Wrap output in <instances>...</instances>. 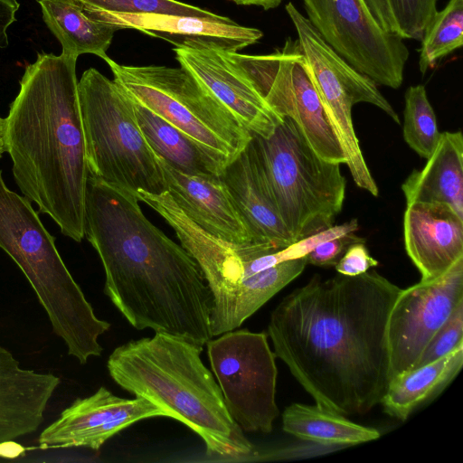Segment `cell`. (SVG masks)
I'll list each match as a JSON object with an SVG mask.
<instances>
[{
    "label": "cell",
    "mask_w": 463,
    "mask_h": 463,
    "mask_svg": "<svg viewBox=\"0 0 463 463\" xmlns=\"http://www.w3.org/2000/svg\"><path fill=\"white\" fill-rule=\"evenodd\" d=\"M401 289L375 270L317 274L274 308V354L317 406L348 416L381 403L390 383L387 321Z\"/></svg>",
    "instance_id": "6da1fadb"
},
{
    "label": "cell",
    "mask_w": 463,
    "mask_h": 463,
    "mask_svg": "<svg viewBox=\"0 0 463 463\" xmlns=\"http://www.w3.org/2000/svg\"><path fill=\"white\" fill-rule=\"evenodd\" d=\"M84 237L101 260L104 293L133 327L203 347L213 337V297L197 262L145 216L134 194L89 174Z\"/></svg>",
    "instance_id": "7a4b0ae2"
},
{
    "label": "cell",
    "mask_w": 463,
    "mask_h": 463,
    "mask_svg": "<svg viewBox=\"0 0 463 463\" xmlns=\"http://www.w3.org/2000/svg\"><path fill=\"white\" fill-rule=\"evenodd\" d=\"M77 59L62 52L37 53L10 104L5 142L24 196L49 215L63 235L80 242L89 168Z\"/></svg>",
    "instance_id": "3957f363"
},
{
    "label": "cell",
    "mask_w": 463,
    "mask_h": 463,
    "mask_svg": "<svg viewBox=\"0 0 463 463\" xmlns=\"http://www.w3.org/2000/svg\"><path fill=\"white\" fill-rule=\"evenodd\" d=\"M202 351L184 338L156 333L115 348L107 368L121 388L152 402L199 435L209 455L251 456L253 446L228 412Z\"/></svg>",
    "instance_id": "277c9868"
},
{
    "label": "cell",
    "mask_w": 463,
    "mask_h": 463,
    "mask_svg": "<svg viewBox=\"0 0 463 463\" xmlns=\"http://www.w3.org/2000/svg\"><path fill=\"white\" fill-rule=\"evenodd\" d=\"M137 197L165 220L197 262L213 297V336L240 327L307 264L306 256L280 261V250L269 244L233 243L208 233L179 208L168 191L139 192Z\"/></svg>",
    "instance_id": "5b68a950"
},
{
    "label": "cell",
    "mask_w": 463,
    "mask_h": 463,
    "mask_svg": "<svg viewBox=\"0 0 463 463\" xmlns=\"http://www.w3.org/2000/svg\"><path fill=\"white\" fill-rule=\"evenodd\" d=\"M0 249L19 267L44 308L53 332L80 364L103 351L99 338L110 324L99 319L24 196L10 190L0 170Z\"/></svg>",
    "instance_id": "8992f818"
},
{
    "label": "cell",
    "mask_w": 463,
    "mask_h": 463,
    "mask_svg": "<svg viewBox=\"0 0 463 463\" xmlns=\"http://www.w3.org/2000/svg\"><path fill=\"white\" fill-rule=\"evenodd\" d=\"M251 135L248 146L293 242L333 226L345 196L341 164L321 158L289 118L269 137Z\"/></svg>",
    "instance_id": "52a82bcc"
},
{
    "label": "cell",
    "mask_w": 463,
    "mask_h": 463,
    "mask_svg": "<svg viewBox=\"0 0 463 463\" xmlns=\"http://www.w3.org/2000/svg\"><path fill=\"white\" fill-rule=\"evenodd\" d=\"M89 174L135 195L167 185L156 154L137 121L131 97L95 68L78 81Z\"/></svg>",
    "instance_id": "ba28073f"
},
{
    "label": "cell",
    "mask_w": 463,
    "mask_h": 463,
    "mask_svg": "<svg viewBox=\"0 0 463 463\" xmlns=\"http://www.w3.org/2000/svg\"><path fill=\"white\" fill-rule=\"evenodd\" d=\"M105 61L134 100L228 163L250 141L251 133L183 67Z\"/></svg>",
    "instance_id": "9c48e42d"
},
{
    "label": "cell",
    "mask_w": 463,
    "mask_h": 463,
    "mask_svg": "<svg viewBox=\"0 0 463 463\" xmlns=\"http://www.w3.org/2000/svg\"><path fill=\"white\" fill-rule=\"evenodd\" d=\"M285 8L296 29L299 50L327 120L343 149L353 180L358 187L378 196V186L354 131L352 107L359 102L370 103L401 124L399 116L376 84L331 48L292 3H288Z\"/></svg>",
    "instance_id": "30bf717a"
},
{
    "label": "cell",
    "mask_w": 463,
    "mask_h": 463,
    "mask_svg": "<svg viewBox=\"0 0 463 463\" xmlns=\"http://www.w3.org/2000/svg\"><path fill=\"white\" fill-rule=\"evenodd\" d=\"M225 52L269 106L280 117L289 118L297 124L321 158L346 163L297 40L288 38L283 47L269 54Z\"/></svg>",
    "instance_id": "8fae6325"
},
{
    "label": "cell",
    "mask_w": 463,
    "mask_h": 463,
    "mask_svg": "<svg viewBox=\"0 0 463 463\" xmlns=\"http://www.w3.org/2000/svg\"><path fill=\"white\" fill-rule=\"evenodd\" d=\"M206 343L228 412L244 431L269 433L279 414L278 369L264 332L232 330Z\"/></svg>",
    "instance_id": "7c38bea8"
},
{
    "label": "cell",
    "mask_w": 463,
    "mask_h": 463,
    "mask_svg": "<svg viewBox=\"0 0 463 463\" xmlns=\"http://www.w3.org/2000/svg\"><path fill=\"white\" fill-rule=\"evenodd\" d=\"M307 19L325 42L375 84L401 87L409 51L383 30L363 0H302Z\"/></svg>",
    "instance_id": "4fadbf2b"
},
{
    "label": "cell",
    "mask_w": 463,
    "mask_h": 463,
    "mask_svg": "<svg viewBox=\"0 0 463 463\" xmlns=\"http://www.w3.org/2000/svg\"><path fill=\"white\" fill-rule=\"evenodd\" d=\"M463 302V258L431 281L401 289L388 317L390 381L411 369L437 331Z\"/></svg>",
    "instance_id": "5bb4252c"
},
{
    "label": "cell",
    "mask_w": 463,
    "mask_h": 463,
    "mask_svg": "<svg viewBox=\"0 0 463 463\" xmlns=\"http://www.w3.org/2000/svg\"><path fill=\"white\" fill-rule=\"evenodd\" d=\"M165 416L164 410L143 397L126 399L99 387L92 395L75 400L39 436L42 449L84 447L99 450L112 436L131 424Z\"/></svg>",
    "instance_id": "9a60e30c"
},
{
    "label": "cell",
    "mask_w": 463,
    "mask_h": 463,
    "mask_svg": "<svg viewBox=\"0 0 463 463\" xmlns=\"http://www.w3.org/2000/svg\"><path fill=\"white\" fill-rule=\"evenodd\" d=\"M175 60L251 134L270 137L284 118L278 115L225 51L200 44L173 48Z\"/></svg>",
    "instance_id": "2e32d148"
},
{
    "label": "cell",
    "mask_w": 463,
    "mask_h": 463,
    "mask_svg": "<svg viewBox=\"0 0 463 463\" xmlns=\"http://www.w3.org/2000/svg\"><path fill=\"white\" fill-rule=\"evenodd\" d=\"M85 12L92 18L111 24L118 30H136L169 42L175 46L200 44L238 52L256 43L263 36L260 30L240 25L232 19L217 21L199 16L159 13L127 14L99 10Z\"/></svg>",
    "instance_id": "e0dca14e"
},
{
    "label": "cell",
    "mask_w": 463,
    "mask_h": 463,
    "mask_svg": "<svg viewBox=\"0 0 463 463\" xmlns=\"http://www.w3.org/2000/svg\"><path fill=\"white\" fill-rule=\"evenodd\" d=\"M406 252L421 275L434 280L463 258V219L444 203H412L403 214Z\"/></svg>",
    "instance_id": "ac0fdd59"
},
{
    "label": "cell",
    "mask_w": 463,
    "mask_h": 463,
    "mask_svg": "<svg viewBox=\"0 0 463 463\" xmlns=\"http://www.w3.org/2000/svg\"><path fill=\"white\" fill-rule=\"evenodd\" d=\"M156 157L168 193L194 223L208 233L230 242L254 241L222 175L185 174L172 167L157 155Z\"/></svg>",
    "instance_id": "d6986e66"
},
{
    "label": "cell",
    "mask_w": 463,
    "mask_h": 463,
    "mask_svg": "<svg viewBox=\"0 0 463 463\" xmlns=\"http://www.w3.org/2000/svg\"><path fill=\"white\" fill-rule=\"evenodd\" d=\"M61 383L52 373L24 369L0 345V445L34 432Z\"/></svg>",
    "instance_id": "ffe728a7"
},
{
    "label": "cell",
    "mask_w": 463,
    "mask_h": 463,
    "mask_svg": "<svg viewBox=\"0 0 463 463\" xmlns=\"http://www.w3.org/2000/svg\"><path fill=\"white\" fill-rule=\"evenodd\" d=\"M222 178L254 241L279 250L294 243L248 146L225 166Z\"/></svg>",
    "instance_id": "44dd1931"
},
{
    "label": "cell",
    "mask_w": 463,
    "mask_h": 463,
    "mask_svg": "<svg viewBox=\"0 0 463 463\" xmlns=\"http://www.w3.org/2000/svg\"><path fill=\"white\" fill-rule=\"evenodd\" d=\"M406 203H438L463 219V137L443 132L421 169H414L402 184Z\"/></svg>",
    "instance_id": "7402d4cb"
},
{
    "label": "cell",
    "mask_w": 463,
    "mask_h": 463,
    "mask_svg": "<svg viewBox=\"0 0 463 463\" xmlns=\"http://www.w3.org/2000/svg\"><path fill=\"white\" fill-rule=\"evenodd\" d=\"M132 100L139 128L156 155L172 167L185 174L222 175L229 164L226 160L214 155L133 99Z\"/></svg>",
    "instance_id": "603a6c76"
},
{
    "label": "cell",
    "mask_w": 463,
    "mask_h": 463,
    "mask_svg": "<svg viewBox=\"0 0 463 463\" xmlns=\"http://www.w3.org/2000/svg\"><path fill=\"white\" fill-rule=\"evenodd\" d=\"M462 365L463 345L446 356L393 377L380 404L388 415L404 421L439 394Z\"/></svg>",
    "instance_id": "cb8c5ba5"
},
{
    "label": "cell",
    "mask_w": 463,
    "mask_h": 463,
    "mask_svg": "<svg viewBox=\"0 0 463 463\" xmlns=\"http://www.w3.org/2000/svg\"><path fill=\"white\" fill-rule=\"evenodd\" d=\"M43 22L60 42L62 53L78 58L94 54L105 61L118 29L89 15L71 0H37Z\"/></svg>",
    "instance_id": "d4e9b609"
},
{
    "label": "cell",
    "mask_w": 463,
    "mask_h": 463,
    "mask_svg": "<svg viewBox=\"0 0 463 463\" xmlns=\"http://www.w3.org/2000/svg\"><path fill=\"white\" fill-rule=\"evenodd\" d=\"M282 429L296 438L339 447H348L379 439L374 428L351 421L345 415L319 406L292 403L282 413Z\"/></svg>",
    "instance_id": "484cf974"
},
{
    "label": "cell",
    "mask_w": 463,
    "mask_h": 463,
    "mask_svg": "<svg viewBox=\"0 0 463 463\" xmlns=\"http://www.w3.org/2000/svg\"><path fill=\"white\" fill-rule=\"evenodd\" d=\"M419 67L422 74L463 44V0H449L437 11L421 38Z\"/></svg>",
    "instance_id": "4316f807"
},
{
    "label": "cell",
    "mask_w": 463,
    "mask_h": 463,
    "mask_svg": "<svg viewBox=\"0 0 463 463\" xmlns=\"http://www.w3.org/2000/svg\"><path fill=\"white\" fill-rule=\"evenodd\" d=\"M403 138L420 156L429 158L435 150L440 132L434 109L423 85L411 86L405 95Z\"/></svg>",
    "instance_id": "83f0119b"
},
{
    "label": "cell",
    "mask_w": 463,
    "mask_h": 463,
    "mask_svg": "<svg viewBox=\"0 0 463 463\" xmlns=\"http://www.w3.org/2000/svg\"><path fill=\"white\" fill-rule=\"evenodd\" d=\"M85 11L99 10L114 13L139 14L159 13L184 14L227 21L231 18L222 16L206 9L177 0H71Z\"/></svg>",
    "instance_id": "f1b7e54d"
},
{
    "label": "cell",
    "mask_w": 463,
    "mask_h": 463,
    "mask_svg": "<svg viewBox=\"0 0 463 463\" xmlns=\"http://www.w3.org/2000/svg\"><path fill=\"white\" fill-rule=\"evenodd\" d=\"M402 39L421 40L424 31L437 13V0H387Z\"/></svg>",
    "instance_id": "f546056e"
},
{
    "label": "cell",
    "mask_w": 463,
    "mask_h": 463,
    "mask_svg": "<svg viewBox=\"0 0 463 463\" xmlns=\"http://www.w3.org/2000/svg\"><path fill=\"white\" fill-rule=\"evenodd\" d=\"M462 345L463 302H460L429 342L413 368L422 366L446 356Z\"/></svg>",
    "instance_id": "4dcf8cb0"
},
{
    "label": "cell",
    "mask_w": 463,
    "mask_h": 463,
    "mask_svg": "<svg viewBox=\"0 0 463 463\" xmlns=\"http://www.w3.org/2000/svg\"><path fill=\"white\" fill-rule=\"evenodd\" d=\"M357 230L358 222L356 219H352L351 221L344 222L340 225H333L328 229L320 231L313 235L301 239L290 244L287 248L280 250V259L283 261L304 257L321 242L349 232H354Z\"/></svg>",
    "instance_id": "1f68e13d"
},
{
    "label": "cell",
    "mask_w": 463,
    "mask_h": 463,
    "mask_svg": "<svg viewBox=\"0 0 463 463\" xmlns=\"http://www.w3.org/2000/svg\"><path fill=\"white\" fill-rule=\"evenodd\" d=\"M365 241L354 232H349L323 241L306 255L307 263L318 267H335L347 248L355 242Z\"/></svg>",
    "instance_id": "d6a6232c"
},
{
    "label": "cell",
    "mask_w": 463,
    "mask_h": 463,
    "mask_svg": "<svg viewBox=\"0 0 463 463\" xmlns=\"http://www.w3.org/2000/svg\"><path fill=\"white\" fill-rule=\"evenodd\" d=\"M364 242H355L347 248L343 257L335 266L339 274L357 276L378 265V260L370 255Z\"/></svg>",
    "instance_id": "836d02e7"
},
{
    "label": "cell",
    "mask_w": 463,
    "mask_h": 463,
    "mask_svg": "<svg viewBox=\"0 0 463 463\" xmlns=\"http://www.w3.org/2000/svg\"><path fill=\"white\" fill-rule=\"evenodd\" d=\"M377 24L385 31L397 34V27L387 0H363ZM398 35V34H397Z\"/></svg>",
    "instance_id": "e575fe53"
},
{
    "label": "cell",
    "mask_w": 463,
    "mask_h": 463,
    "mask_svg": "<svg viewBox=\"0 0 463 463\" xmlns=\"http://www.w3.org/2000/svg\"><path fill=\"white\" fill-rule=\"evenodd\" d=\"M19 7L17 0H0V49H5L9 44L7 31L16 21Z\"/></svg>",
    "instance_id": "d590c367"
},
{
    "label": "cell",
    "mask_w": 463,
    "mask_h": 463,
    "mask_svg": "<svg viewBox=\"0 0 463 463\" xmlns=\"http://www.w3.org/2000/svg\"><path fill=\"white\" fill-rule=\"evenodd\" d=\"M241 5H256L264 10H269L278 7L283 0H230Z\"/></svg>",
    "instance_id": "8d00e7d4"
},
{
    "label": "cell",
    "mask_w": 463,
    "mask_h": 463,
    "mask_svg": "<svg viewBox=\"0 0 463 463\" xmlns=\"http://www.w3.org/2000/svg\"><path fill=\"white\" fill-rule=\"evenodd\" d=\"M5 118L0 116V158L5 152Z\"/></svg>",
    "instance_id": "74e56055"
}]
</instances>
